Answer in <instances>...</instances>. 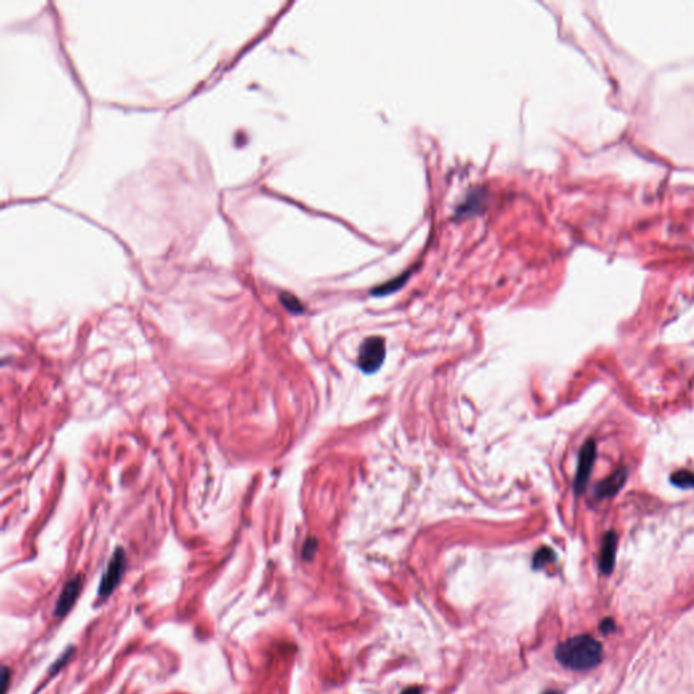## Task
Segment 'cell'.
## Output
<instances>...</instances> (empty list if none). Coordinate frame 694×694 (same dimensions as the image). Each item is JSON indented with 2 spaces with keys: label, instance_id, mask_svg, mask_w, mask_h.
<instances>
[{
  "label": "cell",
  "instance_id": "6da1fadb",
  "mask_svg": "<svg viewBox=\"0 0 694 694\" xmlns=\"http://www.w3.org/2000/svg\"><path fill=\"white\" fill-rule=\"evenodd\" d=\"M602 658V647L591 636H575L563 641L556 648V659L571 670H588L597 666Z\"/></svg>",
  "mask_w": 694,
  "mask_h": 694
},
{
  "label": "cell",
  "instance_id": "7a4b0ae2",
  "mask_svg": "<svg viewBox=\"0 0 694 694\" xmlns=\"http://www.w3.org/2000/svg\"><path fill=\"white\" fill-rule=\"evenodd\" d=\"M126 570V555L123 548H117L110 558L109 564L106 570L103 572V576L101 579V585L98 590V596L101 598H108L111 596V593L120 585L123 579V573Z\"/></svg>",
  "mask_w": 694,
  "mask_h": 694
},
{
  "label": "cell",
  "instance_id": "3957f363",
  "mask_svg": "<svg viewBox=\"0 0 694 694\" xmlns=\"http://www.w3.org/2000/svg\"><path fill=\"white\" fill-rule=\"evenodd\" d=\"M385 358V342L380 337H370L361 345L358 367L367 374L377 372Z\"/></svg>",
  "mask_w": 694,
  "mask_h": 694
},
{
  "label": "cell",
  "instance_id": "277c9868",
  "mask_svg": "<svg viewBox=\"0 0 694 694\" xmlns=\"http://www.w3.org/2000/svg\"><path fill=\"white\" fill-rule=\"evenodd\" d=\"M596 456H597L596 442L593 439L586 441L582 449H581V453H579L578 469H576V476H575V483H573V489H575L576 495H582L583 491H585L587 481L590 479L591 469H593V465L596 461Z\"/></svg>",
  "mask_w": 694,
  "mask_h": 694
},
{
  "label": "cell",
  "instance_id": "5b68a950",
  "mask_svg": "<svg viewBox=\"0 0 694 694\" xmlns=\"http://www.w3.org/2000/svg\"><path fill=\"white\" fill-rule=\"evenodd\" d=\"M82 575H76L72 579H69L68 582L63 587V590L60 593V597H58L57 602H56V617L63 618L64 616H67L71 612V609L73 608L75 602L78 601L81 593H82Z\"/></svg>",
  "mask_w": 694,
  "mask_h": 694
},
{
  "label": "cell",
  "instance_id": "8992f818",
  "mask_svg": "<svg viewBox=\"0 0 694 694\" xmlns=\"http://www.w3.org/2000/svg\"><path fill=\"white\" fill-rule=\"evenodd\" d=\"M626 477H628V469L626 468L617 469L613 475L605 479L602 483H599L598 487L596 489V496L598 499L614 496L616 494H618V491L624 487Z\"/></svg>",
  "mask_w": 694,
  "mask_h": 694
},
{
  "label": "cell",
  "instance_id": "52a82bcc",
  "mask_svg": "<svg viewBox=\"0 0 694 694\" xmlns=\"http://www.w3.org/2000/svg\"><path fill=\"white\" fill-rule=\"evenodd\" d=\"M616 548H617V536L614 531H608L603 537V544L601 551V570L603 573H611L614 566L616 558Z\"/></svg>",
  "mask_w": 694,
  "mask_h": 694
},
{
  "label": "cell",
  "instance_id": "ba28073f",
  "mask_svg": "<svg viewBox=\"0 0 694 694\" xmlns=\"http://www.w3.org/2000/svg\"><path fill=\"white\" fill-rule=\"evenodd\" d=\"M483 201H484V191L481 189H474L466 195L463 204L457 208L456 218H468L476 215L481 210Z\"/></svg>",
  "mask_w": 694,
  "mask_h": 694
},
{
  "label": "cell",
  "instance_id": "9c48e42d",
  "mask_svg": "<svg viewBox=\"0 0 694 694\" xmlns=\"http://www.w3.org/2000/svg\"><path fill=\"white\" fill-rule=\"evenodd\" d=\"M409 274L411 272H403L402 275L396 277L394 280L382 284V285L377 286L376 289L372 290V295L374 296H384V295H389V293H394L397 289H400L402 286L404 285L409 280Z\"/></svg>",
  "mask_w": 694,
  "mask_h": 694
},
{
  "label": "cell",
  "instance_id": "30bf717a",
  "mask_svg": "<svg viewBox=\"0 0 694 694\" xmlns=\"http://www.w3.org/2000/svg\"><path fill=\"white\" fill-rule=\"evenodd\" d=\"M670 481L678 489H694V472L688 469H680L671 475Z\"/></svg>",
  "mask_w": 694,
  "mask_h": 694
},
{
  "label": "cell",
  "instance_id": "8fae6325",
  "mask_svg": "<svg viewBox=\"0 0 694 694\" xmlns=\"http://www.w3.org/2000/svg\"><path fill=\"white\" fill-rule=\"evenodd\" d=\"M555 560V552L551 548H541L533 558L534 568H543L548 563Z\"/></svg>",
  "mask_w": 694,
  "mask_h": 694
},
{
  "label": "cell",
  "instance_id": "7c38bea8",
  "mask_svg": "<svg viewBox=\"0 0 694 694\" xmlns=\"http://www.w3.org/2000/svg\"><path fill=\"white\" fill-rule=\"evenodd\" d=\"M280 299H281V302L284 304V307H285L287 311L293 313H301L304 311V307H302L301 301L296 296H293L290 293H282L280 296Z\"/></svg>",
  "mask_w": 694,
  "mask_h": 694
},
{
  "label": "cell",
  "instance_id": "4fadbf2b",
  "mask_svg": "<svg viewBox=\"0 0 694 694\" xmlns=\"http://www.w3.org/2000/svg\"><path fill=\"white\" fill-rule=\"evenodd\" d=\"M73 653H75L73 647H69L67 651H64V653H63V655H61V656H60V658L56 660L55 663L52 665V667H51V670H49L51 675L57 674V673H58V671H60L63 667L66 666V665H67V662H68L69 659H71V656L73 655Z\"/></svg>",
  "mask_w": 694,
  "mask_h": 694
},
{
  "label": "cell",
  "instance_id": "5bb4252c",
  "mask_svg": "<svg viewBox=\"0 0 694 694\" xmlns=\"http://www.w3.org/2000/svg\"><path fill=\"white\" fill-rule=\"evenodd\" d=\"M316 551H317V541L315 539H308L302 546V558L305 560H311Z\"/></svg>",
  "mask_w": 694,
  "mask_h": 694
},
{
  "label": "cell",
  "instance_id": "9a60e30c",
  "mask_svg": "<svg viewBox=\"0 0 694 694\" xmlns=\"http://www.w3.org/2000/svg\"><path fill=\"white\" fill-rule=\"evenodd\" d=\"M10 670L9 667H3V674H1V694H6L7 692V688H9V683H10Z\"/></svg>",
  "mask_w": 694,
  "mask_h": 694
},
{
  "label": "cell",
  "instance_id": "2e32d148",
  "mask_svg": "<svg viewBox=\"0 0 694 694\" xmlns=\"http://www.w3.org/2000/svg\"><path fill=\"white\" fill-rule=\"evenodd\" d=\"M402 694H422V690H421V688H417V686H412V688H409V689H406V690H404V692H403V693Z\"/></svg>",
  "mask_w": 694,
  "mask_h": 694
},
{
  "label": "cell",
  "instance_id": "e0dca14e",
  "mask_svg": "<svg viewBox=\"0 0 694 694\" xmlns=\"http://www.w3.org/2000/svg\"><path fill=\"white\" fill-rule=\"evenodd\" d=\"M544 694H561V693H558V692H546V693Z\"/></svg>",
  "mask_w": 694,
  "mask_h": 694
}]
</instances>
